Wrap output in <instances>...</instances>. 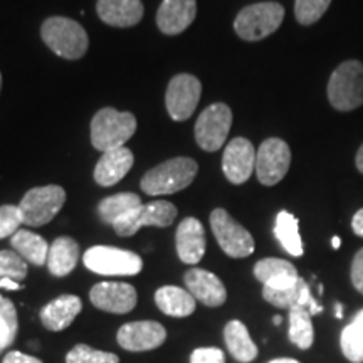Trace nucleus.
I'll return each mask as SVG.
<instances>
[{"mask_svg":"<svg viewBox=\"0 0 363 363\" xmlns=\"http://www.w3.org/2000/svg\"><path fill=\"white\" fill-rule=\"evenodd\" d=\"M40 38L54 54L65 59H79L88 51L89 39L79 22L67 17H49L40 27Z\"/></svg>","mask_w":363,"mask_h":363,"instance_id":"1","label":"nucleus"},{"mask_svg":"<svg viewBox=\"0 0 363 363\" xmlns=\"http://www.w3.org/2000/svg\"><path fill=\"white\" fill-rule=\"evenodd\" d=\"M136 131V118L131 113L103 108L91 121V143L99 152L125 147Z\"/></svg>","mask_w":363,"mask_h":363,"instance_id":"2","label":"nucleus"},{"mask_svg":"<svg viewBox=\"0 0 363 363\" xmlns=\"http://www.w3.org/2000/svg\"><path fill=\"white\" fill-rule=\"evenodd\" d=\"M197 162L187 157L172 158L155 169L148 170L142 179V190L148 195H169L187 189L197 177Z\"/></svg>","mask_w":363,"mask_h":363,"instance_id":"3","label":"nucleus"},{"mask_svg":"<svg viewBox=\"0 0 363 363\" xmlns=\"http://www.w3.org/2000/svg\"><path fill=\"white\" fill-rule=\"evenodd\" d=\"M328 101L337 111H353L363 104V62L350 59L331 72Z\"/></svg>","mask_w":363,"mask_h":363,"instance_id":"4","label":"nucleus"},{"mask_svg":"<svg viewBox=\"0 0 363 363\" xmlns=\"http://www.w3.org/2000/svg\"><path fill=\"white\" fill-rule=\"evenodd\" d=\"M284 19V7L278 2H259L244 7L234 21V30L240 39L256 43L279 29Z\"/></svg>","mask_w":363,"mask_h":363,"instance_id":"5","label":"nucleus"},{"mask_svg":"<svg viewBox=\"0 0 363 363\" xmlns=\"http://www.w3.org/2000/svg\"><path fill=\"white\" fill-rule=\"evenodd\" d=\"M84 266L101 276H135L143 269L138 254L111 246H94L83 256Z\"/></svg>","mask_w":363,"mask_h":363,"instance_id":"6","label":"nucleus"},{"mask_svg":"<svg viewBox=\"0 0 363 363\" xmlns=\"http://www.w3.org/2000/svg\"><path fill=\"white\" fill-rule=\"evenodd\" d=\"M66 202V190L59 185L30 189L19 203L24 224L40 227L49 224L59 214Z\"/></svg>","mask_w":363,"mask_h":363,"instance_id":"7","label":"nucleus"},{"mask_svg":"<svg viewBox=\"0 0 363 363\" xmlns=\"http://www.w3.org/2000/svg\"><path fill=\"white\" fill-rule=\"evenodd\" d=\"M211 227L222 251L234 259L251 256L254 252V238L224 208H216L211 214Z\"/></svg>","mask_w":363,"mask_h":363,"instance_id":"8","label":"nucleus"},{"mask_svg":"<svg viewBox=\"0 0 363 363\" xmlns=\"http://www.w3.org/2000/svg\"><path fill=\"white\" fill-rule=\"evenodd\" d=\"M233 126V111L224 103L206 108L195 123V140L206 152H217L224 147L227 135Z\"/></svg>","mask_w":363,"mask_h":363,"instance_id":"9","label":"nucleus"},{"mask_svg":"<svg viewBox=\"0 0 363 363\" xmlns=\"http://www.w3.org/2000/svg\"><path fill=\"white\" fill-rule=\"evenodd\" d=\"M177 219V207L167 201H153L148 203H142L131 211L128 216L113 224V229L121 238H130L135 235L142 227H169Z\"/></svg>","mask_w":363,"mask_h":363,"instance_id":"10","label":"nucleus"},{"mask_svg":"<svg viewBox=\"0 0 363 363\" xmlns=\"http://www.w3.org/2000/svg\"><path fill=\"white\" fill-rule=\"evenodd\" d=\"M291 165V150L281 138H267L256 153V175L262 185L279 184Z\"/></svg>","mask_w":363,"mask_h":363,"instance_id":"11","label":"nucleus"},{"mask_svg":"<svg viewBox=\"0 0 363 363\" xmlns=\"http://www.w3.org/2000/svg\"><path fill=\"white\" fill-rule=\"evenodd\" d=\"M202 84L192 74H177L167 88L165 104L169 115L175 121H185L197 110L201 101Z\"/></svg>","mask_w":363,"mask_h":363,"instance_id":"12","label":"nucleus"},{"mask_svg":"<svg viewBox=\"0 0 363 363\" xmlns=\"http://www.w3.org/2000/svg\"><path fill=\"white\" fill-rule=\"evenodd\" d=\"M256 150L247 138H234L227 143L222 157V170L225 179L234 185L246 184L256 170Z\"/></svg>","mask_w":363,"mask_h":363,"instance_id":"13","label":"nucleus"},{"mask_svg":"<svg viewBox=\"0 0 363 363\" xmlns=\"http://www.w3.org/2000/svg\"><path fill=\"white\" fill-rule=\"evenodd\" d=\"M118 343L128 352H148L162 347L167 340V330L158 321L145 320L126 323L118 330Z\"/></svg>","mask_w":363,"mask_h":363,"instance_id":"14","label":"nucleus"},{"mask_svg":"<svg viewBox=\"0 0 363 363\" xmlns=\"http://www.w3.org/2000/svg\"><path fill=\"white\" fill-rule=\"evenodd\" d=\"M89 299L98 310L126 315L136 306V289L128 283H98L93 286Z\"/></svg>","mask_w":363,"mask_h":363,"instance_id":"15","label":"nucleus"},{"mask_svg":"<svg viewBox=\"0 0 363 363\" xmlns=\"http://www.w3.org/2000/svg\"><path fill=\"white\" fill-rule=\"evenodd\" d=\"M185 286L192 296L208 308H219L225 303L227 289L214 272L194 267L185 272Z\"/></svg>","mask_w":363,"mask_h":363,"instance_id":"16","label":"nucleus"},{"mask_svg":"<svg viewBox=\"0 0 363 363\" xmlns=\"http://www.w3.org/2000/svg\"><path fill=\"white\" fill-rule=\"evenodd\" d=\"M177 254L185 264H199L206 254V229L195 217H187L179 224L175 235Z\"/></svg>","mask_w":363,"mask_h":363,"instance_id":"17","label":"nucleus"},{"mask_svg":"<svg viewBox=\"0 0 363 363\" xmlns=\"http://www.w3.org/2000/svg\"><path fill=\"white\" fill-rule=\"evenodd\" d=\"M197 16V0H163L157 12V26L163 34L184 33Z\"/></svg>","mask_w":363,"mask_h":363,"instance_id":"18","label":"nucleus"},{"mask_svg":"<svg viewBox=\"0 0 363 363\" xmlns=\"http://www.w3.org/2000/svg\"><path fill=\"white\" fill-rule=\"evenodd\" d=\"M262 298L267 303H271L276 308H286V310H291L294 306H305L310 310L313 316L320 315L323 311V306L313 298L310 284L305 279L299 278V281L293 288L288 289H269L262 288Z\"/></svg>","mask_w":363,"mask_h":363,"instance_id":"19","label":"nucleus"},{"mask_svg":"<svg viewBox=\"0 0 363 363\" xmlns=\"http://www.w3.org/2000/svg\"><path fill=\"white\" fill-rule=\"evenodd\" d=\"M98 17L113 27H133L143 19L142 0H98Z\"/></svg>","mask_w":363,"mask_h":363,"instance_id":"20","label":"nucleus"},{"mask_svg":"<svg viewBox=\"0 0 363 363\" xmlns=\"http://www.w3.org/2000/svg\"><path fill=\"white\" fill-rule=\"evenodd\" d=\"M133 153L126 147L104 152L94 169V180L101 187H111L128 174L133 167Z\"/></svg>","mask_w":363,"mask_h":363,"instance_id":"21","label":"nucleus"},{"mask_svg":"<svg viewBox=\"0 0 363 363\" xmlns=\"http://www.w3.org/2000/svg\"><path fill=\"white\" fill-rule=\"evenodd\" d=\"M254 276L264 288L269 289H288L299 281L296 267L289 261L278 257H266L257 261L254 266Z\"/></svg>","mask_w":363,"mask_h":363,"instance_id":"22","label":"nucleus"},{"mask_svg":"<svg viewBox=\"0 0 363 363\" xmlns=\"http://www.w3.org/2000/svg\"><path fill=\"white\" fill-rule=\"evenodd\" d=\"M83 303L74 294H62L51 303H48L40 310V321L48 330L51 331H62L69 326L76 316L81 313Z\"/></svg>","mask_w":363,"mask_h":363,"instance_id":"23","label":"nucleus"},{"mask_svg":"<svg viewBox=\"0 0 363 363\" xmlns=\"http://www.w3.org/2000/svg\"><path fill=\"white\" fill-rule=\"evenodd\" d=\"M79 257V246L74 239L62 235L57 238L49 247L48 256V267L49 272L56 278L67 276L78 264Z\"/></svg>","mask_w":363,"mask_h":363,"instance_id":"24","label":"nucleus"},{"mask_svg":"<svg viewBox=\"0 0 363 363\" xmlns=\"http://www.w3.org/2000/svg\"><path fill=\"white\" fill-rule=\"evenodd\" d=\"M155 303L162 313L174 318L190 316L195 311V298L179 286H163L158 289Z\"/></svg>","mask_w":363,"mask_h":363,"instance_id":"25","label":"nucleus"},{"mask_svg":"<svg viewBox=\"0 0 363 363\" xmlns=\"http://www.w3.org/2000/svg\"><path fill=\"white\" fill-rule=\"evenodd\" d=\"M224 338L230 355H233L238 362L249 363L257 357L256 343L252 342L251 335H249L246 325H244L242 321H229L224 330Z\"/></svg>","mask_w":363,"mask_h":363,"instance_id":"26","label":"nucleus"},{"mask_svg":"<svg viewBox=\"0 0 363 363\" xmlns=\"http://www.w3.org/2000/svg\"><path fill=\"white\" fill-rule=\"evenodd\" d=\"M11 244L22 259L30 262L34 266H44L48 264L49 256V246L44 238L39 234L30 233V230L21 229L11 238Z\"/></svg>","mask_w":363,"mask_h":363,"instance_id":"27","label":"nucleus"},{"mask_svg":"<svg viewBox=\"0 0 363 363\" xmlns=\"http://www.w3.org/2000/svg\"><path fill=\"white\" fill-rule=\"evenodd\" d=\"M274 235L284 251L294 257L303 256V240L299 235V220L289 212L281 211L276 217Z\"/></svg>","mask_w":363,"mask_h":363,"instance_id":"28","label":"nucleus"},{"mask_svg":"<svg viewBox=\"0 0 363 363\" xmlns=\"http://www.w3.org/2000/svg\"><path fill=\"white\" fill-rule=\"evenodd\" d=\"M311 318L313 315L305 306H294L289 310V340L301 350L311 348L315 342Z\"/></svg>","mask_w":363,"mask_h":363,"instance_id":"29","label":"nucleus"},{"mask_svg":"<svg viewBox=\"0 0 363 363\" xmlns=\"http://www.w3.org/2000/svg\"><path fill=\"white\" fill-rule=\"evenodd\" d=\"M140 206H142V199L136 194H116L99 202L98 214L106 224L113 225Z\"/></svg>","mask_w":363,"mask_h":363,"instance_id":"30","label":"nucleus"},{"mask_svg":"<svg viewBox=\"0 0 363 363\" xmlns=\"http://www.w3.org/2000/svg\"><path fill=\"white\" fill-rule=\"evenodd\" d=\"M17 330H19V320H17L16 306L11 299L0 294V353L13 343Z\"/></svg>","mask_w":363,"mask_h":363,"instance_id":"31","label":"nucleus"},{"mask_svg":"<svg viewBox=\"0 0 363 363\" xmlns=\"http://www.w3.org/2000/svg\"><path fill=\"white\" fill-rule=\"evenodd\" d=\"M331 0H294V17L301 26H313L328 11Z\"/></svg>","mask_w":363,"mask_h":363,"instance_id":"32","label":"nucleus"},{"mask_svg":"<svg viewBox=\"0 0 363 363\" xmlns=\"http://www.w3.org/2000/svg\"><path fill=\"white\" fill-rule=\"evenodd\" d=\"M340 345H342L343 355L353 363L363 362V333L357 325L350 323L345 326L340 337Z\"/></svg>","mask_w":363,"mask_h":363,"instance_id":"33","label":"nucleus"},{"mask_svg":"<svg viewBox=\"0 0 363 363\" xmlns=\"http://www.w3.org/2000/svg\"><path fill=\"white\" fill-rule=\"evenodd\" d=\"M66 363H120V357L91 348L88 345H76L66 355Z\"/></svg>","mask_w":363,"mask_h":363,"instance_id":"34","label":"nucleus"},{"mask_svg":"<svg viewBox=\"0 0 363 363\" xmlns=\"http://www.w3.org/2000/svg\"><path fill=\"white\" fill-rule=\"evenodd\" d=\"M27 276L26 261L16 251H0V279L22 281Z\"/></svg>","mask_w":363,"mask_h":363,"instance_id":"35","label":"nucleus"},{"mask_svg":"<svg viewBox=\"0 0 363 363\" xmlns=\"http://www.w3.org/2000/svg\"><path fill=\"white\" fill-rule=\"evenodd\" d=\"M24 224L19 206H2L0 207V239L12 238L19 227Z\"/></svg>","mask_w":363,"mask_h":363,"instance_id":"36","label":"nucleus"},{"mask_svg":"<svg viewBox=\"0 0 363 363\" xmlns=\"http://www.w3.org/2000/svg\"><path fill=\"white\" fill-rule=\"evenodd\" d=\"M190 363H225V355L220 348H197L190 355Z\"/></svg>","mask_w":363,"mask_h":363,"instance_id":"37","label":"nucleus"},{"mask_svg":"<svg viewBox=\"0 0 363 363\" xmlns=\"http://www.w3.org/2000/svg\"><path fill=\"white\" fill-rule=\"evenodd\" d=\"M352 283L358 293L363 294V247L355 254L352 262Z\"/></svg>","mask_w":363,"mask_h":363,"instance_id":"38","label":"nucleus"},{"mask_svg":"<svg viewBox=\"0 0 363 363\" xmlns=\"http://www.w3.org/2000/svg\"><path fill=\"white\" fill-rule=\"evenodd\" d=\"M2 363H44V362L39 360V358H35V357L26 355V353H22V352H9L7 355L4 357Z\"/></svg>","mask_w":363,"mask_h":363,"instance_id":"39","label":"nucleus"},{"mask_svg":"<svg viewBox=\"0 0 363 363\" xmlns=\"http://www.w3.org/2000/svg\"><path fill=\"white\" fill-rule=\"evenodd\" d=\"M352 229H353V233L358 235V238H363V208H360V211L353 216Z\"/></svg>","mask_w":363,"mask_h":363,"instance_id":"40","label":"nucleus"},{"mask_svg":"<svg viewBox=\"0 0 363 363\" xmlns=\"http://www.w3.org/2000/svg\"><path fill=\"white\" fill-rule=\"evenodd\" d=\"M0 288L11 289V291H19L22 286H21L19 281H13L11 278H2V279H0Z\"/></svg>","mask_w":363,"mask_h":363,"instance_id":"41","label":"nucleus"},{"mask_svg":"<svg viewBox=\"0 0 363 363\" xmlns=\"http://www.w3.org/2000/svg\"><path fill=\"white\" fill-rule=\"evenodd\" d=\"M355 163H357V169H358V172H360V174H363V143H362V147L358 148V152H357Z\"/></svg>","mask_w":363,"mask_h":363,"instance_id":"42","label":"nucleus"},{"mask_svg":"<svg viewBox=\"0 0 363 363\" xmlns=\"http://www.w3.org/2000/svg\"><path fill=\"white\" fill-rule=\"evenodd\" d=\"M352 323H353V325H357L358 328L362 330V333H363V310L357 313L355 318H353V321H352Z\"/></svg>","mask_w":363,"mask_h":363,"instance_id":"43","label":"nucleus"},{"mask_svg":"<svg viewBox=\"0 0 363 363\" xmlns=\"http://www.w3.org/2000/svg\"><path fill=\"white\" fill-rule=\"evenodd\" d=\"M269 363H299V362L293 360V358H276V360H271Z\"/></svg>","mask_w":363,"mask_h":363,"instance_id":"44","label":"nucleus"},{"mask_svg":"<svg viewBox=\"0 0 363 363\" xmlns=\"http://www.w3.org/2000/svg\"><path fill=\"white\" fill-rule=\"evenodd\" d=\"M331 246H333L335 249H338L340 246H342V240H340V238H337V235H335V238L331 239Z\"/></svg>","mask_w":363,"mask_h":363,"instance_id":"45","label":"nucleus"},{"mask_svg":"<svg viewBox=\"0 0 363 363\" xmlns=\"http://www.w3.org/2000/svg\"><path fill=\"white\" fill-rule=\"evenodd\" d=\"M337 318L340 320V318H343V306L342 303H337Z\"/></svg>","mask_w":363,"mask_h":363,"instance_id":"46","label":"nucleus"},{"mask_svg":"<svg viewBox=\"0 0 363 363\" xmlns=\"http://www.w3.org/2000/svg\"><path fill=\"white\" fill-rule=\"evenodd\" d=\"M281 321H283V320H281V316H274V318H272V323H274L276 326H279Z\"/></svg>","mask_w":363,"mask_h":363,"instance_id":"47","label":"nucleus"},{"mask_svg":"<svg viewBox=\"0 0 363 363\" xmlns=\"http://www.w3.org/2000/svg\"><path fill=\"white\" fill-rule=\"evenodd\" d=\"M0 88H2V74H0Z\"/></svg>","mask_w":363,"mask_h":363,"instance_id":"48","label":"nucleus"}]
</instances>
